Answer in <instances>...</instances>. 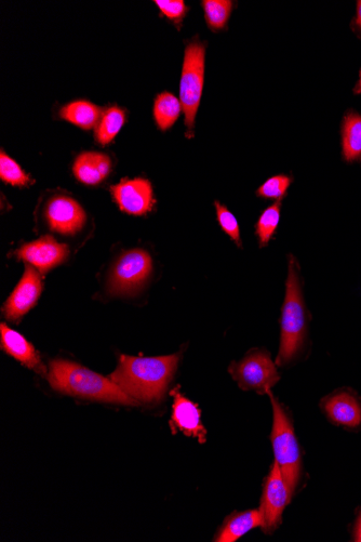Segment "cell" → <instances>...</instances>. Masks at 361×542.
Wrapping results in <instances>:
<instances>
[{"label": "cell", "instance_id": "obj_1", "mask_svg": "<svg viewBox=\"0 0 361 542\" xmlns=\"http://www.w3.org/2000/svg\"><path fill=\"white\" fill-rule=\"evenodd\" d=\"M178 362L179 355L159 358L122 356L110 379L137 402H159L176 372Z\"/></svg>", "mask_w": 361, "mask_h": 542}, {"label": "cell", "instance_id": "obj_2", "mask_svg": "<svg viewBox=\"0 0 361 542\" xmlns=\"http://www.w3.org/2000/svg\"><path fill=\"white\" fill-rule=\"evenodd\" d=\"M48 379L53 389L64 394L108 403L138 404L110 378H105L69 361H53L50 364Z\"/></svg>", "mask_w": 361, "mask_h": 542}, {"label": "cell", "instance_id": "obj_3", "mask_svg": "<svg viewBox=\"0 0 361 542\" xmlns=\"http://www.w3.org/2000/svg\"><path fill=\"white\" fill-rule=\"evenodd\" d=\"M306 335V312L296 260L290 257L286 298L282 317V339L277 364L289 363L303 346Z\"/></svg>", "mask_w": 361, "mask_h": 542}, {"label": "cell", "instance_id": "obj_4", "mask_svg": "<svg viewBox=\"0 0 361 542\" xmlns=\"http://www.w3.org/2000/svg\"><path fill=\"white\" fill-rule=\"evenodd\" d=\"M205 63L206 44L195 37L186 45L180 82V101L185 116V134L189 139L194 137L196 116L203 97Z\"/></svg>", "mask_w": 361, "mask_h": 542}, {"label": "cell", "instance_id": "obj_5", "mask_svg": "<svg viewBox=\"0 0 361 542\" xmlns=\"http://www.w3.org/2000/svg\"><path fill=\"white\" fill-rule=\"evenodd\" d=\"M267 394L270 396L274 411L272 443L275 462L279 466L280 471H282L289 491L293 495L301 473L299 444L296 434H294L292 423L285 413L283 406L278 403L271 390L267 391Z\"/></svg>", "mask_w": 361, "mask_h": 542}, {"label": "cell", "instance_id": "obj_6", "mask_svg": "<svg viewBox=\"0 0 361 542\" xmlns=\"http://www.w3.org/2000/svg\"><path fill=\"white\" fill-rule=\"evenodd\" d=\"M153 271V260L143 249L126 251L112 269L109 288L115 295H129L149 279Z\"/></svg>", "mask_w": 361, "mask_h": 542}, {"label": "cell", "instance_id": "obj_7", "mask_svg": "<svg viewBox=\"0 0 361 542\" xmlns=\"http://www.w3.org/2000/svg\"><path fill=\"white\" fill-rule=\"evenodd\" d=\"M230 373L240 388L256 390L260 394L270 391L279 380L276 366L265 351H254L243 361L233 363Z\"/></svg>", "mask_w": 361, "mask_h": 542}, {"label": "cell", "instance_id": "obj_8", "mask_svg": "<svg viewBox=\"0 0 361 542\" xmlns=\"http://www.w3.org/2000/svg\"><path fill=\"white\" fill-rule=\"evenodd\" d=\"M292 495L279 466L274 464L267 478L262 496L261 512L263 514L264 531L276 530L282 521V514L290 502Z\"/></svg>", "mask_w": 361, "mask_h": 542}, {"label": "cell", "instance_id": "obj_9", "mask_svg": "<svg viewBox=\"0 0 361 542\" xmlns=\"http://www.w3.org/2000/svg\"><path fill=\"white\" fill-rule=\"evenodd\" d=\"M111 192L118 207L126 214L143 216L154 208V191L149 180H123L114 185Z\"/></svg>", "mask_w": 361, "mask_h": 542}, {"label": "cell", "instance_id": "obj_10", "mask_svg": "<svg viewBox=\"0 0 361 542\" xmlns=\"http://www.w3.org/2000/svg\"><path fill=\"white\" fill-rule=\"evenodd\" d=\"M45 215L52 231L74 235L84 228L85 210L73 198L64 195L52 197L47 203Z\"/></svg>", "mask_w": 361, "mask_h": 542}, {"label": "cell", "instance_id": "obj_11", "mask_svg": "<svg viewBox=\"0 0 361 542\" xmlns=\"http://www.w3.org/2000/svg\"><path fill=\"white\" fill-rule=\"evenodd\" d=\"M38 272L31 264H26L20 283L5 303V316L9 321L20 320L35 306L43 292V281Z\"/></svg>", "mask_w": 361, "mask_h": 542}, {"label": "cell", "instance_id": "obj_12", "mask_svg": "<svg viewBox=\"0 0 361 542\" xmlns=\"http://www.w3.org/2000/svg\"><path fill=\"white\" fill-rule=\"evenodd\" d=\"M69 247L60 244L51 236H44L35 242L23 245L17 253L18 258L28 262L40 273H47L69 257Z\"/></svg>", "mask_w": 361, "mask_h": 542}, {"label": "cell", "instance_id": "obj_13", "mask_svg": "<svg viewBox=\"0 0 361 542\" xmlns=\"http://www.w3.org/2000/svg\"><path fill=\"white\" fill-rule=\"evenodd\" d=\"M323 406L328 418L336 425L349 429L361 425V403L352 392L342 390L333 393Z\"/></svg>", "mask_w": 361, "mask_h": 542}, {"label": "cell", "instance_id": "obj_14", "mask_svg": "<svg viewBox=\"0 0 361 542\" xmlns=\"http://www.w3.org/2000/svg\"><path fill=\"white\" fill-rule=\"evenodd\" d=\"M0 329H2L3 350L26 367L35 370L36 373L45 375L46 367L40 361L31 343L4 323L0 325Z\"/></svg>", "mask_w": 361, "mask_h": 542}, {"label": "cell", "instance_id": "obj_15", "mask_svg": "<svg viewBox=\"0 0 361 542\" xmlns=\"http://www.w3.org/2000/svg\"><path fill=\"white\" fill-rule=\"evenodd\" d=\"M172 426H176L187 436L197 438L200 443L206 441V430L200 422V411L193 402L175 392L173 403Z\"/></svg>", "mask_w": 361, "mask_h": 542}, {"label": "cell", "instance_id": "obj_16", "mask_svg": "<svg viewBox=\"0 0 361 542\" xmlns=\"http://www.w3.org/2000/svg\"><path fill=\"white\" fill-rule=\"evenodd\" d=\"M73 170L75 177L80 182L98 185L111 173V158L102 153L85 152L76 158Z\"/></svg>", "mask_w": 361, "mask_h": 542}, {"label": "cell", "instance_id": "obj_17", "mask_svg": "<svg viewBox=\"0 0 361 542\" xmlns=\"http://www.w3.org/2000/svg\"><path fill=\"white\" fill-rule=\"evenodd\" d=\"M342 160L347 164L361 163V114L347 110L340 126Z\"/></svg>", "mask_w": 361, "mask_h": 542}, {"label": "cell", "instance_id": "obj_18", "mask_svg": "<svg viewBox=\"0 0 361 542\" xmlns=\"http://www.w3.org/2000/svg\"><path fill=\"white\" fill-rule=\"evenodd\" d=\"M102 115L103 111L97 105L82 100L65 105L60 112L63 120L85 130L97 127Z\"/></svg>", "mask_w": 361, "mask_h": 542}, {"label": "cell", "instance_id": "obj_19", "mask_svg": "<svg viewBox=\"0 0 361 542\" xmlns=\"http://www.w3.org/2000/svg\"><path fill=\"white\" fill-rule=\"evenodd\" d=\"M258 526H263L261 510H251L233 515L226 522L216 541L235 542Z\"/></svg>", "mask_w": 361, "mask_h": 542}, {"label": "cell", "instance_id": "obj_20", "mask_svg": "<svg viewBox=\"0 0 361 542\" xmlns=\"http://www.w3.org/2000/svg\"><path fill=\"white\" fill-rule=\"evenodd\" d=\"M183 111L181 101L170 92L157 96L154 103V118L160 130L166 131L177 123Z\"/></svg>", "mask_w": 361, "mask_h": 542}, {"label": "cell", "instance_id": "obj_21", "mask_svg": "<svg viewBox=\"0 0 361 542\" xmlns=\"http://www.w3.org/2000/svg\"><path fill=\"white\" fill-rule=\"evenodd\" d=\"M126 123V113L118 107H112L103 112L96 127V140L101 145H108L122 130Z\"/></svg>", "mask_w": 361, "mask_h": 542}, {"label": "cell", "instance_id": "obj_22", "mask_svg": "<svg viewBox=\"0 0 361 542\" xmlns=\"http://www.w3.org/2000/svg\"><path fill=\"white\" fill-rule=\"evenodd\" d=\"M202 5L209 29L213 32L224 30L231 18L234 3L230 0H204Z\"/></svg>", "mask_w": 361, "mask_h": 542}, {"label": "cell", "instance_id": "obj_23", "mask_svg": "<svg viewBox=\"0 0 361 542\" xmlns=\"http://www.w3.org/2000/svg\"><path fill=\"white\" fill-rule=\"evenodd\" d=\"M280 209H282V201H278L269 208H266L258 220L256 234L259 237L262 247L270 243L277 231L280 220Z\"/></svg>", "mask_w": 361, "mask_h": 542}, {"label": "cell", "instance_id": "obj_24", "mask_svg": "<svg viewBox=\"0 0 361 542\" xmlns=\"http://www.w3.org/2000/svg\"><path fill=\"white\" fill-rule=\"evenodd\" d=\"M0 178L15 187H25L30 183L29 176L5 152L0 154Z\"/></svg>", "mask_w": 361, "mask_h": 542}, {"label": "cell", "instance_id": "obj_25", "mask_svg": "<svg viewBox=\"0 0 361 542\" xmlns=\"http://www.w3.org/2000/svg\"><path fill=\"white\" fill-rule=\"evenodd\" d=\"M293 179L286 175H278L266 180L257 191L259 197L265 200H279L286 195Z\"/></svg>", "mask_w": 361, "mask_h": 542}, {"label": "cell", "instance_id": "obj_26", "mask_svg": "<svg viewBox=\"0 0 361 542\" xmlns=\"http://www.w3.org/2000/svg\"><path fill=\"white\" fill-rule=\"evenodd\" d=\"M217 209L218 221L222 230L231 237L233 241L240 247L242 241H240V231L237 219L231 213L229 209L221 205L219 202L215 203Z\"/></svg>", "mask_w": 361, "mask_h": 542}, {"label": "cell", "instance_id": "obj_27", "mask_svg": "<svg viewBox=\"0 0 361 542\" xmlns=\"http://www.w3.org/2000/svg\"><path fill=\"white\" fill-rule=\"evenodd\" d=\"M156 6L168 20L180 24L189 12L183 0H156Z\"/></svg>", "mask_w": 361, "mask_h": 542}, {"label": "cell", "instance_id": "obj_28", "mask_svg": "<svg viewBox=\"0 0 361 542\" xmlns=\"http://www.w3.org/2000/svg\"><path fill=\"white\" fill-rule=\"evenodd\" d=\"M351 30L361 41V0H357L356 15L351 22Z\"/></svg>", "mask_w": 361, "mask_h": 542}, {"label": "cell", "instance_id": "obj_29", "mask_svg": "<svg viewBox=\"0 0 361 542\" xmlns=\"http://www.w3.org/2000/svg\"><path fill=\"white\" fill-rule=\"evenodd\" d=\"M358 75H359L358 81L353 88L354 96H361V68L359 69Z\"/></svg>", "mask_w": 361, "mask_h": 542}, {"label": "cell", "instance_id": "obj_30", "mask_svg": "<svg viewBox=\"0 0 361 542\" xmlns=\"http://www.w3.org/2000/svg\"><path fill=\"white\" fill-rule=\"evenodd\" d=\"M355 541L361 542V514L355 527Z\"/></svg>", "mask_w": 361, "mask_h": 542}]
</instances>
